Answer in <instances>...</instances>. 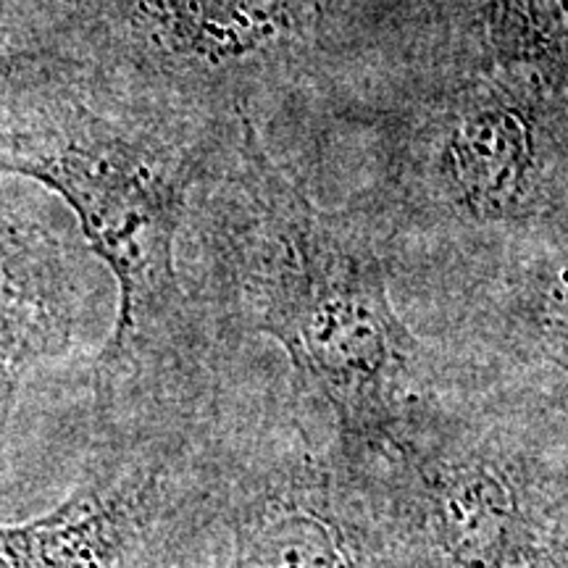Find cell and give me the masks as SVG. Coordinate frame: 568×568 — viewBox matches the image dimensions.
<instances>
[{
	"instance_id": "cell-1",
	"label": "cell",
	"mask_w": 568,
	"mask_h": 568,
	"mask_svg": "<svg viewBox=\"0 0 568 568\" xmlns=\"http://www.w3.org/2000/svg\"><path fill=\"white\" fill-rule=\"evenodd\" d=\"M219 197V243L253 329L276 339L301 385L361 456L400 453L418 345L389 297L387 266L358 224L322 209L237 116Z\"/></svg>"
},
{
	"instance_id": "cell-2",
	"label": "cell",
	"mask_w": 568,
	"mask_h": 568,
	"mask_svg": "<svg viewBox=\"0 0 568 568\" xmlns=\"http://www.w3.org/2000/svg\"><path fill=\"white\" fill-rule=\"evenodd\" d=\"M219 122L163 109L48 51L0 80V176L59 195L119 284L101 355L105 387L132 372L176 314L174 243L209 174Z\"/></svg>"
},
{
	"instance_id": "cell-3",
	"label": "cell",
	"mask_w": 568,
	"mask_h": 568,
	"mask_svg": "<svg viewBox=\"0 0 568 568\" xmlns=\"http://www.w3.org/2000/svg\"><path fill=\"white\" fill-rule=\"evenodd\" d=\"M439 0H88L92 69L163 109L219 122L255 98L406 42Z\"/></svg>"
},
{
	"instance_id": "cell-4",
	"label": "cell",
	"mask_w": 568,
	"mask_h": 568,
	"mask_svg": "<svg viewBox=\"0 0 568 568\" xmlns=\"http://www.w3.org/2000/svg\"><path fill=\"white\" fill-rule=\"evenodd\" d=\"M458 63L410 134L424 197L489 230L564 222L566 77Z\"/></svg>"
},
{
	"instance_id": "cell-5",
	"label": "cell",
	"mask_w": 568,
	"mask_h": 568,
	"mask_svg": "<svg viewBox=\"0 0 568 568\" xmlns=\"http://www.w3.org/2000/svg\"><path fill=\"white\" fill-rule=\"evenodd\" d=\"M410 487L432 539L460 566L514 568L537 550V479L514 453L437 447L414 460Z\"/></svg>"
},
{
	"instance_id": "cell-6",
	"label": "cell",
	"mask_w": 568,
	"mask_h": 568,
	"mask_svg": "<svg viewBox=\"0 0 568 568\" xmlns=\"http://www.w3.org/2000/svg\"><path fill=\"white\" fill-rule=\"evenodd\" d=\"M84 287L71 251L0 197V458L21 382L74 345Z\"/></svg>"
},
{
	"instance_id": "cell-7",
	"label": "cell",
	"mask_w": 568,
	"mask_h": 568,
	"mask_svg": "<svg viewBox=\"0 0 568 568\" xmlns=\"http://www.w3.org/2000/svg\"><path fill=\"white\" fill-rule=\"evenodd\" d=\"M153 479L140 471L88 474L45 516L0 527L13 568H124L145 527Z\"/></svg>"
},
{
	"instance_id": "cell-8",
	"label": "cell",
	"mask_w": 568,
	"mask_h": 568,
	"mask_svg": "<svg viewBox=\"0 0 568 568\" xmlns=\"http://www.w3.org/2000/svg\"><path fill=\"white\" fill-rule=\"evenodd\" d=\"M332 495L318 474L266 481L237 521L234 568H358Z\"/></svg>"
},
{
	"instance_id": "cell-9",
	"label": "cell",
	"mask_w": 568,
	"mask_h": 568,
	"mask_svg": "<svg viewBox=\"0 0 568 568\" xmlns=\"http://www.w3.org/2000/svg\"><path fill=\"white\" fill-rule=\"evenodd\" d=\"M464 59L566 77L564 0H474Z\"/></svg>"
},
{
	"instance_id": "cell-10",
	"label": "cell",
	"mask_w": 568,
	"mask_h": 568,
	"mask_svg": "<svg viewBox=\"0 0 568 568\" xmlns=\"http://www.w3.org/2000/svg\"><path fill=\"white\" fill-rule=\"evenodd\" d=\"M42 48H34L24 34L9 24H0V80L11 77L24 63H30Z\"/></svg>"
},
{
	"instance_id": "cell-11",
	"label": "cell",
	"mask_w": 568,
	"mask_h": 568,
	"mask_svg": "<svg viewBox=\"0 0 568 568\" xmlns=\"http://www.w3.org/2000/svg\"><path fill=\"white\" fill-rule=\"evenodd\" d=\"M0 568H13V566H11V560H9V556H6L3 545H0Z\"/></svg>"
}]
</instances>
